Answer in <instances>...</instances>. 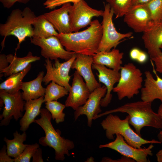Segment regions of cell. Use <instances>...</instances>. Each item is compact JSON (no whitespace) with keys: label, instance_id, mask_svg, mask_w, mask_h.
Masks as SVG:
<instances>
[{"label":"cell","instance_id":"6da1fadb","mask_svg":"<svg viewBox=\"0 0 162 162\" xmlns=\"http://www.w3.org/2000/svg\"><path fill=\"white\" fill-rule=\"evenodd\" d=\"M84 30L56 36L68 51L93 56L98 52L102 34V27L98 20L92 21Z\"/></svg>","mask_w":162,"mask_h":162},{"label":"cell","instance_id":"7a4b0ae2","mask_svg":"<svg viewBox=\"0 0 162 162\" xmlns=\"http://www.w3.org/2000/svg\"><path fill=\"white\" fill-rule=\"evenodd\" d=\"M152 104L142 100L126 103L99 114L94 120L110 113L118 112L127 113L130 125L134 128L138 134L141 136V130L146 126L162 129V119L158 114L153 110Z\"/></svg>","mask_w":162,"mask_h":162},{"label":"cell","instance_id":"3957f363","mask_svg":"<svg viewBox=\"0 0 162 162\" xmlns=\"http://www.w3.org/2000/svg\"><path fill=\"white\" fill-rule=\"evenodd\" d=\"M36 16L34 12L28 7L23 10L19 8L13 10L8 16L6 22L0 24V34L4 37L1 43L2 50L4 47V43L7 37L13 35L18 41L15 48L17 50L20 49L21 44L27 37L32 38L33 34L32 23Z\"/></svg>","mask_w":162,"mask_h":162},{"label":"cell","instance_id":"277c9868","mask_svg":"<svg viewBox=\"0 0 162 162\" xmlns=\"http://www.w3.org/2000/svg\"><path fill=\"white\" fill-rule=\"evenodd\" d=\"M40 115L41 118L35 119L34 121L41 127L45 133V136L39 139V143L52 148L55 151L56 160H64L65 155L70 156L69 151L75 147L74 142L62 137L59 130L54 129L51 122V114L46 108L40 109Z\"/></svg>","mask_w":162,"mask_h":162},{"label":"cell","instance_id":"5b68a950","mask_svg":"<svg viewBox=\"0 0 162 162\" xmlns=\"http://www.w3.org/2000/svg\"><path fill=\"white\" fill-rule=\"evenodd\" d=\"M129 116H127L123 119L112 113L107 115L101 122L100 124L105 130L106 137L113 140L114 135L119 134L129 145L135 148H140L144 145L148 144H161L159 140L153 139L148 140L134 131L130 128L129 122Z\"/></svg>","mask_w":162,"mask_h":162},{"label":"cell","instance_id":"8992f818","mask_svg":"<svg viewBox=\"0 0 162 162\" xmlns=\"http://www.w3.org/2000/svg\"><path fill=\"white\" fill-rule=\"evenodd\" d=\"M120 76L112 91L121 100L127 98L130 99L139 93L142 87V73L133 63H128L122 67Z\"/></svg>","mask_w":162,"mask_h":162},{"label":"cell","instance_id":"52a82bcc","mask_svg":"<svg viewBox=\"0 0 162 162\" xmlns=\"http://www.w3.org/2000/svg\"><path fill=\"white\" fill-rule=\"evenodd\" d=\"M114 14L113 10L107 3L104 5V10L101 23L102 34L98 52H108L112 48H116L126 38H130L133 35L131 32L122 33L116 30L112 21Z\"/></svg>","mask_w":162,"mask_h":162},{"label":"cell","instance_id":"ba28073f","mask_svg":"<svg viewBox=\"0 0 162 162\" xmlns=\"http://www.w3.org/2000/svg\"><path fill=\"white\" fill-rule=\"evenodd\" d=\"M69 11L70 24L71 32L90 25L94 17L102 16L104 10L90 7L84 0H74Z\"/></svg>","mask_w":162,"mask_h":162},{"label":"cell","instance_id":"9c48e42d","mask_svg":"<svg viewBox=\"0 0 162 162\" xmlns=\"http://www.w3.org/2000/svg\"><path fill=\"white\" fill-rule=\"evenodd\" d=\"M76 53L69 60L63 62H60L58 59L54 60L53 63L49 59H46L44 65L46 73L44 76L43 82L47 85L50 81L66 88L69 91L71 86L69 84L71 76L69 75L72 64L76 58Z\"/></svg>","mask_w":162,"mask_h":162},{"label":"cell","instance_id":"30bf717a","mask_svg":"<svg viewBox=\"0 0 162 162\" xmlns=\"http://www.w3.org/2000/svg\"><path fill=\"white\" fill-rule=\"evenodd\" d=\"M0 98L4 105L0 116L1 126L8 125L13 118L17 121L22 117L26 101L23 99L20 91L15 94H10L0 90Z\"/></svg>","mask_w":162,"mask_h":162},{"label":"cell","instance_id":"8fae6325","mask_svg":"<svg viewBox=\"0 0 162 162\" xmlns=\"http://www.w3.org/2000/svg\"><path fill=\"white\" fill-rule=\"evenodd\" d=\"M31 43L41 48V55L46 59L55 60L59 58L68 60L76 53L67 50L58 38L52 36L46 38H30Z\"/></svg>","mask_w":162,"mask_h":162},{"label":"cell","instance_id":"7c38bea8","mask_svg":"<svg viewBox=\"0 0 162 162\" xmlns=\"http://www.w3.org/2000/svg\"><path fill=\"white\" fill-rule=\"evenodd\" d=\"M115 140L109 143L100 145L99 148H108L115 150L122 156L134 160L137 162H150L148 158V156H152V149L154 146L151 143L147 148H138L128 144L120 134H116Z\"/></svg>","mask_w":162,"mask_h":162},{"label":"cell","instance_id":"4fadbf2b","mask_svg":"<svg viewBox=\"0 0 162 162\" xmlns=\"http://www.w3.org/2000/svg\"><path fill=\"white\" fill-rule=\"evenodd\" d=\"M106 92L107 88L104 85L91 92L85 104L75 110L74 114L75 120H76L81 115H85L87 118L88 126L91 127L92 120L102 111L100 108V101Z\"/></svg>","mask_w":162,"mask_h":162},{"label":"cell","instance_id":"5bb4252c","mask_svg":"<svg viewBox=\"0 0 162 162\" xmlns=\"http://www.w3.org/2000/svg\"><path fill=\"white\" fill-rule=\"evenodd\" d=\"M124 16V21L136 33L143 32L153 22L148 11L143 4L132 5Z\"/></svg>","mask_w":162,"mask_h":162},{"label":"cell","instance_id":"9a60e30c","mask_svg":"<svg viewBox=\"0 0 162 162\" xmlns=\"http://www.w3.org/2000/svg\"><path fill=\"white\" fill-rule=\"evenodd\" d=\"M73 76L72 85L65 105L66 107H70L75 110L85 104L91 92L84 81L83 78L76 70Z\"/></svg>","mask_w":162,"mask_h":162},{"label":"cell","instance_id":"2e32d148","mask_svg":"<svg viewBox=\"0 0 162 162\" xmlns=\"http://www.w3.org/2000/svg\"><path fill=\"white\" fill-rule=\"evenodd\" d=\"M92 68L98 71L96 73L99 82L104 84L107 88V92L105 96L100 102V106L106 107L110 103L112 98L111 94L114 88V85L118 82L120 76L119 71L108 68L104 65L93 63Z\"/></svg>","mask_w":162,"mask_h":162},{"label":"cell","instance_id":"e0dca14e","mask_svg":"<svg viewBox=\"0 0 162 162\" xmlns=\"http://www.w3.org/2000/svg\"><path fill=\"white\" fill-rule=\"evenodd\" d=\"M93 63L92 56L76 53V57L71 66V69H75L84 79L91 92L102 86L96 80L93 73Z\"/></svg>","mask_w":162,"mask_h":162},{"label":"cell","instance_id":"ac0fdd59","mask_svg":"<svg viewBox=\"0 0 162 162\" xmlns=\"http://www.w3.org/2000/svg\"><path fill=\"white\" fill-rule=\"evenodd\" d=\"M142 38L151 59L162 54V22H152L146 31L143 32Z\"/></svg>","mask_w":162,"mask_h":162},{"label":"cell","instance_id":"d6986e66","mask_svg":"<svg viewBox=\"0 0 162 162\" xmlns=\"http://www.w3.org/2000/svg\"><path fill=\"white\" fill-rule=\"evenodd\" d=\"M153 72L156 79L153 77L149 71L145 72V78L143 87L141 89V100L152 103L156 99H159L162 102V78L157 74L153 68Z\"/></svg>","mask_w":162,"mask_h":162},{"label":"cell","instance_id":"ffe728a7","mask_svg":"<svg viewBox=\"0 0 162 162\" xmlns=\"http://www.w3.org/2000/svg\"><path fill=\"white\" fill-rule=\"evenodd\" d=\"M71 5L70 2L66 3L63 4L59 8L44 14L59 34L72 32L69 14Z\"/></svg>","mask_w":162,"mask_h":162},{"label":"cell","instance_id":"44dd1931","mask_svg":"<svg viewBox=\"0 0 162 162\" xmlns=\"http://www.w3.org/2000/svg\"><path fill=\"white\" fill-rule=\"evenodd\" d=\"M9 63L8 66L0 73V77L4 75L5 76L19 73L26 69L32 63L39 60L40 57L34 56L29 51L27 55L22 57H17L15 54L6 55Z\"/></svg>","mask_w":162,"mask_h":162},{"label":"cell","instance_id":"7402d4cb","mask_svg":"<svg viewBox=\"0 0 162 162\" xmlns=\"http://www.w3.org/2000/svg\"><path fill=\"white\" fill-rule=\"evenodd\" d=\"M124 53L113 48L110 51L97 52L93 56V63L101 64L119 71L122 64Z\"/></svg>","mask_w":162,"mask_h":162},{"label":"cell","instance_id":"603a6c76","mask_svg":"<svg viewBox=\"0 0 162 162\" xmlns=\"http://www.w3.org/2000/svg\"><path fill=\"white\" fill-rule=\"evenodd\" d=\"M44 96L26 101L24 106L25 112L20 120V130L26 131L30 125L34 122L35 118L40 114V108L44 103Z\"/></svg>","mask_w":162,"mask_h":162},{"label":"cell","instance_id":"cb8c5ba5","mask_svg":"<svg viewBox=\"0 0 162 162\" xmlns=\"http://www.w3.org/2000/svg\"><path fill=\"white\" fill-rule=\"evenodd\" d=\"M44 75V72L41 71L34 80L22 82L21 90L22 91V97L24 100L27 101L44 96L45 88L42 85Z\"/></svg>","mask_w":162,"mask_h":162},{"label":"cell","instance_id":"d4e9b609","mask_svg":"<svg viewBox=\"0 0 162 162\" xmlns=\"http://www.w3.org/2000/svg\"><path fill=\"white\" fill-rule=\"evenodd\" d=\"M33 34L32 38H46L57 36L58 33L44 14L36 16L32 23Z\"/></svg>","mask_w":162,"mask_h":162},{"label":"cell","instance_id":"484cf974","mask_svg":"<svg viewBox=\"0 0 162 162\" xmlns=\"http://www.w3.org/2000/svg\"><path fill=\"white\" fill-rule=\"evenodd\" d=\"M30 64L26 69L19 73L12 74L1 83L0 90L5 91L10 94H14L21 89L22 80L30 70Z\"/></svg>","mask_w":162,"mask_h":162},{"label":"cell","instance_id":"4316f807","mask_svg":"<svg viewBox=\"0 0 162 162\" xmlns=\"http://www.w3.org/2000/svg\"><path fill=\"white\" fill-rule=\"evenodd\" d=\"M13 136V139L9 140L4 137V140L6 143L8 154L10 157L15 158L21 154L28 145L23 143L26 138V131L20 134L16 131Z\"/></svg>","mask_w":162,"mask_h":162},{"label":"cell","instance_id":"83f0119b","mask_svg":"<svg viewBox=\"0 0 162 162\" xmlns=\"http://www.w3.org/2000/svg\"><path fill=\"white\" fill-rule=\"evenodd\" d=\"M68 90L64 87L61 86L53 81L51 82L45 88L44 103L58 99L67 95Z\"/></svg>","mask_w":162,"mask_h":162},{"label":"cell","instance_id":"f1b7e54d","mask_svg":"<svg viewBox=\"0 0 162 162\" xmlns=\"http://www.w3.org/2000/svg\"><path fill=\"white\" fill-rule=\"evenodd\" d=\"M45 103V108L51 114L52 118L55 119L56 123L59 124L64 120L65 114L63 111L66 106L57 100L46 102Z\"/></svg>","mask_w":162,"mask_h":162},{"label":"cell","instance_id":"f546056e","mask_svg":"<svg viewBox=\"0 0 162 162\" xmlns=\"http://www.w3.org/2000/svg\"><path fill=\"white\" fill-rule=\"evenodd\" d=\"M116 16V18L122 17L132 5V0H106Z\"/></svg>","mask_w":162,"mask_h":162},{"label":"cell","instance_id":"4dcf8cb0","mask_svg":"<svg viewBox=\"0 0 162 162\" xmlns=\"http://www.w3.org/2000/svg\"><path fill=\"white\" fill-rule=\"evenodd\" d=\"M143 4L148 11L153 22H162V0H151Z\"/></svg>","mask_w":162,"mask_h":162},{"label":"cell","instance_id":"1f68e13d","mask_svg":"<svg viewBox=\"0 0 162 162\" xmlns=\"http://www.w3.org/2000/svg\"><path fill=\"white\" fill-rule=\"evenodd\" d=\"M39 147V145L37 143L28 145L21 154L14 158V162H29L34 153Z\"/></svg>","mask_w":162,"mask_h":162},{"label":"cell","instance_id":"d6a6232c","mask_svg":"<svg viewBox=\"0 0 162 162\" xmlns=\"http://www.w3.org/2000/svg\"><path fill=\"white\" fill-rule=\"evenodd\" d=\"M129 56L132 60L140 64L145 63L148 59L147 54L137 48H134L130 50Z\"/></svg>","mask_w":162,"mask_h":162},{"label":"cell","instance_id":"836d02e7","mask_svg":"<svg viewBox=\"0 0 162 162\" xmlns=\"http://www.w3.org/2000/svg\"><path fill=\"white\" fill-rule=\"evenodd\" d=\"M30 1V0H0V2L4 8L9 9L12 7L16 2L26 4Z\"/></svg>","mask_w":162,"mask_h":162},{"label":"cell","instance_id":"e575fe53","mask_svg":"<svg viewBox=\"0 0 162 162\" xmlns=\"http://www.w3.org/2000/svg\"><path fill=\"white\" fill-rule=\"evenodd\" d=\"M7 146L4 145L0 152V162H14V158H11L8 155L7 153Z\"/></svg>","mask_w":162,"mask_h":162},{"label":"cell","instance_id":"d590c367","mask_svg":"<svg viewBox=\"0 0 162 162\" xmlns=\"http://www.w3.org/2000/svg\"><path fill=\"white\" fill-rule=\"evenodd\" d=\"M101 162H134L135 161L131 158L122 156L120 158L117 160H113L110 158L105 157L102 158Z\"/></svg>","mask_w":162,"mask_h":162},{"label":"cell","instance_id":"8d00e7d4","mask_svg":"<svg viewBox=\"0 0 162 162\" xmlns=\"http://www.w3.org/2000/svg\"><path fill=\"white\" fill-rule=\"evenodd\" d=\"M161 49H162V46L161 47ZM151 59L154 62L155 65V71L157 72L162 73V54Z\"/></svg>","mask_w":162,"mask_h":162},{"label":"cell","instance_id":"74e56055","mask_svg":"<svg viewBox=\"0 0 162 162\" xmlns=\"http://www.w3.org/2000/svg\"><path fill=\"white\" fill-rule=\"evenodd\" d=\"M9 64L6 55L4 54L0 55V73L7 68Z\"/></svg>","mask_w":162,"mask_h":162},{"label":"cell","instance_id":"f35d334b","mask_svg":"<svg viewBox=\"0 0 162 162\" xmlns=\"http://www.w3.org/2000/svg\"><path fill=\"white\" fill-rule=\"evenodd\" d=\"M33 162H43L42 157V150L39 147L34 152L32 156Z\"/></svg>","mask_w":162,"mask_h":162},{"label":"cell","instance_id":"ab89813d","mask_svg":"<svg viewBox=\"0 0 162 162\" xmlns=\"http://www.w3.org/2000/svg\"><path fill=\"white\" fill-rule=\"evenodd\" d=\"M157 113L162 119V102H161V104L159 107ZM157 137L158 140L162 143V130L158 134Z\"/></svg>","mask_w":162,"mask_h":162},{"label":"cell","instance_id":"60d3db41","mask_svg":"<svg viewBox=\"0 0 162 162\" xmlns=\"http://www.w3.org/2000/svg\"><path fill=\"white\" fill-rule=\"evenodd\" d=\"M151 0H132V5L146 3Z\"/></svg>","mask_w":162,"mask_h":162},{"label":"cell","instance_id":"b9f144b4","mask_svg":"<svg viewBox=\"0 0 162 162\" xmlns=\"http://www.w3.org/2000/svg\"><path fill=\"white\" fill-rule=\"evenodd\" d=\"M156 155L157 161L158 162H162V149L158 152Z\"/></svg>","mask_w":162,"mask_h":162},{"label":"cell","instance_id":"7bdbcfd3","mask_svg":"<svg viewBox=\"0 0 162 162\" xmlns=\"http://www.w3.org/2000/svg\"><path fill=\"white\" fill-rule=\"evenodd\" d=\"M94 158L92 157H91L90 158H88L86 161H86V162H92V161H94Z\"/></svg>","mask_w":162,"mask_h":162}]
</instances>
